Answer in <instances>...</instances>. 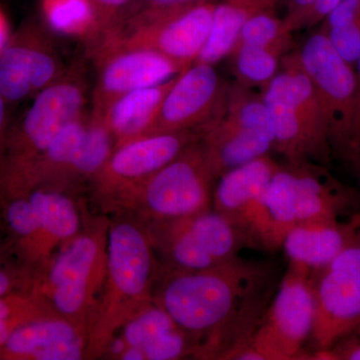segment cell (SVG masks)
Returning <instances> with one entry per match:
<instances>
[{
	"mask_svg": "<svg viewBox=\"0 0 360 360\" xmlns=\"http://www.w3.org/2000/svg\"><path fill=\"white\" fill-rule=\"evenodd\" d=\"M44 28L30 21L11 33L0 52V94L9 105L33 98L65 73Z\"/></svg>",
	"mask_w": 360,
	"mask_h": 360,
	"instance_id": "5bb4252c",
	"label": "cell"
},
{
	"mask_svg": "<svg viewBox=\"0 0 360 360\" xmlns=\"http://www.w3.org/2000/svg\"><path fill=\"white\" fill-rule=\"evenodd\" d=\"M153 300L193 336L198 359L231 360L255 335L281 276L271 262L238 257L198 271L165 269Z\"/></svg>",
	"mask_w": 360,
	"mask_h": 360,
	"instance_id": "6da1fadb",
	"label": "cell"
},
{
	"mask_svg": "<svg viewBox=\"0 0 360 360\" xmlns=\"http://www.w3.org/2000/svg\"><path fill=\"white\" fill-rule=\"evenodd\" d=\"M357 65V115H359V122L360 127V56L359 60L356 63Z\"/></svg>",
	"mask_w": 360,
	"mask_h": 360,
	"instance_id": "60d3db41",
	"label": "cell"
},
{
	"mask_svg": "<svg viewBox=\"0 0 360 360\" xmlns=\"http://www.w3.org/2000/svg\"><path fill=\"white\" fill-rule=\"evenodd\" d=\"M217 2H206L148 20L127 21L96 45L90 56L111 45L141 47L158 52L186 70L193 65L212 27Z\"/></svg>",
	"mask_w": 360,
	"mask_h": 360,
	"instance_id": "8fae6325",
	"label": "cell"
},
{
	"mask_svg": "<svg viewBox=\"0 0 360 360\" xmlns=\"http://www.w3.org/2000/svg\"><path fill=\"white\" fill-rule=\"evenodd\" d=\"M86 80L82 65H73L32 98L20 122L11 125L0 165V198L13 193L23 175L68 123L84 115Z\"/></svg>",
	"mask_w": 360,
	"mask_h": 360,
	"instance_id": "3957f363",
	"label": "cell"
},
{
	"mask_svg": "<svg viewBox=\"0 0 360 360\" xmlns=\"http://www.w3.org/2000/svg\"><path fill=\"white\" fill-rule=\"evenodd\" d=\"M283 54L267 47L240 45L232 51L233 72L238 84L264 90L281 68Z\"/></svg>",
	"mask_w": 360,
	"mask_h": 360,
	"instance_id": "83f0119b",
	"label": "cell"
},
{
	"mask_svg": "<svg viewBox=\"0 0 360 360\" xmlns=\"http://www.w3.org/2000/svg\"><path fill=\"white\" fill-rule=\"evenodd\" d=\"M265 11L259 0H219L213 11L212 27L194 63L214 65L231 56L246 21Z\"/></svg>",
	"mask_w": 360,
	"mask_h": 360,
	"instance_id": "cb8c5ba5",
	"label": "cell"
},
{
	"mask_svg": "<svg viewBox=\"0 0 360 360\" xmlns=\"http://www.w3.org/2000/svg\"><path fill=\"white\" fill-rule=\"evenodd\" d=\"M215 182L205 149L196 141L116 202L136 205L148 221L182 219L212 210Z\"/></svg>",
	"mask_w": 360,
	"mask_h": 360,
	"instance_id": "ba28073f",
	"label": "cell"
},
{
	"mask_svg": "<svg viewBox=\"0 0 360 360\" xmlns=\"http://www.w3.org/2000/svg\"><path fill=\"white\" fill-rule=\"evenodd\" d=\"M37 271L18 259L0 265V298L13 293L33 292Z\"/></svg>",
	"mask_w": 360,
	"mask_h": 360,
	"instance_id": "836d02e7",
	"label": "cell"
},
{
	"mask_svg": "<svg viewBox=\"0 0 360 360\" xmlns=\"http://www.w3.org/2000/svg\"><path fill=\"white\" fill-rule=\"evenodd\" d=\"M15 259V255H14L13 248L9 245V241L7 240L6 236L4 234L2 236L0 233V265L7 264V262H13V260Z\"/></svg>",
	"mask_w": 360,
	"mask_h": 360,
	"instance_id": "f35d334b",
	"label": "cell"
},
{
	"mask_svg": "<svg viewBox=\"0 0 360 360\" xmlns=\"http://www.w3.org/2000/svg\"><path fill=\"white\" fill-rule=\"evenodd\" d=\"M291 35L292 33L288 32L283 18L276 16L274 11H258L243 25L236 47L240 45L267 47L285 56L292 44Z\"/></svg>",
	"mask_w": 360,
	"mask_h": 360,
	"instance_id": "4dcf8cb0",
	"label": "cell"
},
{
	"mask_svg": "<svg viewBox=\"0 0 360 360\" xmlns=\"http://www.w3.org/2000/svg\"><path fill=\"white\" fill-rule=\"evenodd\" d=\"M326 35L338 54L352 66L360 56V0H342L321 22Z\"/></svg>",
	"mask_w": 360,
	"mask_h": 360,
	"instance_id": "484cf974",
	"label": "cell"
},
{
	"mask_svg": "<svg viewBox=\"0 0 360 360\" xmlns=\"http://www.w3.org/2000/svg\"><path fill=\"white\" fill-rule=\"evenodd\" d=\"M155 260L148 229L129 220L110 225L105 281L87 333L85 359L106 354L124 324L153 302Z\"/></svg>",
	"mask_w": 360,
	"mask_h": 360,
	"instance_id": "7a4b0ae2",
	"label": "cell"
},
{
	"mask_svg": "<svg viewBox=\"0 0 360 360\" xmlns=\"http://www.w3.org/2000/svg\"><path fill=\"white\" fill-rule=\"evenodd\" d=\"M179 328L174 319L153 300L124 324L120 340L115 338L108 352L118 354L127 347H144L172 329Z\"/></svg>",
	"mask_w": 360,
	"mask_h": 360,
	"instance_id": "f1b7e54d",
	"label": "cell"
},
{
	"mask_svg": "<svg viewBox=\"0 0 360 360\" xmlns=\"http://www.w3.org/2000/svg\"><path fill=\"white\" fill-rule=\"evenodd\" d=\"M11 25L7 20L6 13L0 8V52L6 46L11 37Z\"/></svg>",
	"mask_w": 360,
	"mask_h": 360,
	"instance_id": "ab89813d",
	"label": "cell"
},
{
	"mask_svg": "<svg viewBox=\"0 0 360 360\" xmlns=\"http://www.w3.org/2000/svg\"><path fill=\"white\" fill-rule=\"evenodd\" d=\"M265 11H274L277 6H278L283 0H259Z\"/></svg>",
	"mask_w": 360,
	"mask_h": 360,
	"instance_id": "b9f144b4",
	"label": "cell"
},
{
	"mask_svg": "<svg viewBox=\"0 0 360 360\" xmlns=\"http://www.w3.org/2000/svg\"><path fill=\"white\" fill-rule=\"evenodd\" d=\"M8 106L9 104L0 94V165L4 160L7 136H8L9 129H11L8 120Z\"/></svg>",
	"mask_w": 360,
	"mask_h": 360,
	"instance_id": "74e56055",
	"label": "cell"
},
{
	"mask_svg": "<svg viewBox=\"0 0 360 360\" xmlns=\"http://www.w3.org/2000/svg\"><path fill=\"white\" fill-rule=\"evenodd\" d=\"M54 315L58 314L51 304L34 292L13 293L0 298V348L23 324Z\"/></svg>",
	"mask_w": 360,
	"mask_h": 360,
	"instance_id": "f546056e",
	"label": "cell"
},
{
	"mask_svg": "<svg viewBox=\"0 0 360 360\" xmlns=\"http://www.w3.org/2000/svg\"><path fill=\"white\" fill-rule=\"evenodd\" d=\"M108 232L104 226L80 232L37 272L33 292L89 333L106 276Z\"/></svg>",
	"mask_w": 360,
	"mask_h": 360,
	"instance_id": "277c9868",
	"label": "cell"
},
{
	"mask_svg": "<svg viewBox=\"0 0 360 360\" xmlns=\"http://www.w3.org/2000/svg\"><path fill=\"white\" fill-rule=\"evenodd\" d=\"M130 0H91L96 16V30L86 41L87 51L108 39L122 25Z\"/></svg>",
	"mask_w": 360,
	"mask_h": 360,
	"instance_id": "1f68e13d",
	"label": "cell"
},
{
	"mask_svg": "<svg viewBox=\"0 0 360 360\" xmlns=\"http://www.w3.org/2000/svg\"><path fill=\"white\" fill-rule=\"evenodd\" d=\"M146 229L155 251L165 259V269H212L248 248L239 232L213 208L182 219L149 221Z\"/></svg>",
	"mask_w": 360,
	"mask_h": 360,
	"instance_id": "9c48e42d",
	"label": "cell"
},
{
	"mask_svg": "<svg viewBox=\"0 0 360 360\" xmlns=\"http://www.w3.org/2000/svg\"><path fill=\"white\" fill-rule=\"evenodd\" d=\"M262 97L274 129V151L285 161H309L328 167L333 149L314 134L296 110L281 71L262 90Z\"/></svg>",
	"mask_w": 360,
	"mask_h": 360,
	"instance_id": "ac0fdd59",
	"label": "cell"
},
{
	"mask_svg": "<svg viewBox=\"0 0 360 360\" xmlns=\"http://www.w3.org/2000/svg\"><path fill=\"white\" fill-rule=\"evenodd\" d=\"M342 0H316L305 20L304 30L319 25Z\"/></svg>",
	"mask_w": 360,
	"mask_h": 360,
	"instance_id": "8d00e7d4",
	"label": "cell"
},
{
	"mask_svg": "<svg viewBox=\"0 0 360 360\" xmlns=\"http://www.w3.org/2000/svg\"><path fill=\"white\" fill-rule=\"evenodd\" d=\"M219 1V0H130L122 25L127 21L153 20L179 13L198 4Z\"/></svg>",
	"mask_w": 360,
	"mask_h": 360,
	"instance_id": "d6a6232c",
	"label": "cell"
},
{
	"mask_svg": "<svg viewBox=\"0 0 360 360\" xmlns=\"http://www.w3.org/2000/svg\"><path fill=\"white\" fill-rule=\"evenodd\" d=\"M349 163L354 167L355 172L360 176V144L356 151H355L354 156H352V160H350Z\"/></svg>",
	"mask_w": 360,
	"mask_h": 360,
	"instance_id": "7bdbcfd3",
	"label": "cell"
},
{
	"mask_svg": "<svg viewBox=\"0 0 360 360\" xmlns=\"http://www.w3.org/2000/svg\"><path fill=\"white\" fill-rule=\"evenodd\" d=\"M97 68L94 108L103 112L117 97L167 82L186 70L150 49L111 45L91 56Z\"/></svg>",
	"mask_w": 360,
	"mask_h": 360,
	"instance_id": "2e32d148",
	"label": "cell"
},
{
	"mask_svg": "<svg viewBox=\"0 0 360 360\" xmlns=\"http://www.w3.org/2000/svg\"><path fill=\"white\" fill-rule=\"evenodd\" d=\"M45 23L52 32L89 41L96 30L91 0H41Z\"/></svg>",
	"mask_w": 360,
	"mask_h": 360,
	"instance_id": "4316f807",
	"label": "cell"
},
{
	"mask_svg": "<svg viewBox=\"0 0 360 360\" xmlns=\"http://www.w3.org/2000/svg\"><path fill=\"white\" fill-rule=\"evenodd\" d=\"M360 231V212L349 221L297 224L283 239L288 265L315 274L349 245Z\"/></svg>",
	"mask_w": 360,
	"mask_h": 360,
	"instance_id": "ffe728a7",
	"label": "cell"
},
{
	"mask_svg": "<svg viewBox=\"0 0 360 360\" xmlns=\"http://www.w3.org/2000/svg\"><path fill=\"white\" fill-rule=\"evenodd\" d=\"M194 132L217 180L274 151V129L264 99L238 82L225 84L217 110Z\"/></svg>",
	"mask_w": 360,
	"mask_h": 360,
	"instance_id": "5b68a950",
	"label": "cell"
},
{
	"mask_svg": "<svg viewBox=\"0 0 360 360\" xmlns=\"http://www.w3.org/2000/svg\"><path fill=\"white\" fill-rule=\"evenodd\" d=\"M176 77L163 84L127 92L108 104L101 113L115 137V148L148 134Z\"/></svg>",
	"mask_w": 360,
	"mask_h": 360,
	"instance_id": "7402d4cb",
	"label": "cell"
},
{
	"mask_svg": "<svg viewBox=\"0 0 360 360\" xmlns=\"http://www.w3.org/2000/svg\"><path fill=\"white\" fill-rule=\"evenodd\" d=\"M115 148V141L103 113L92 110L89 113L84 139L75 160L66 170L61 186L80 180L94 179Z\"/></svg>",
	"mask_w": 360,
	"mask_h": 360,
	"instance_id": "d4e9b609",
	"label": "cell"
},
{
	"mask_svg": "<svg viewBox=\"0 0 360 360\" xmlns=\"http://www.w3.org/2000/svg\"><path fill=\"white\" fill-rule=\"evenodd\" d=\"M198 141L194 131L143 135L116 146L94 177L98 193L120 200Z\"/></svg>",
	"mask_w": 360,
	"mask_h": 360,
	"instance_id": "9a60e30c",
	"label": "cell"
},
{
	"mask_svg": "<svg viewBox=\"0 0 360 360\" xmlns=\"http://www.w3.org/2000/svg\"><path fill=\"white\" fill-rule=\"evenodd\" d=\"M296 52L321 103L333 155L349 162L360 144L356 72L319 30Z\"/></svg>",
	"mask_w": 360,
	"mask_h": 360,
	"instance_id": "52a82bcc",
	"label": "cell"
},
{
	"mask_svg": "<svg viewBox=\"0 0 360 360\" xmlns=\"http://www.w3.org/2000/svg\"><path fill=\"white\" fill-rule=\"evenodd\" d=\"M59 187L58 184H44L26 193L39 215L41 269L53 257V251L77 236L82 227L75 201Z\"/></svg>",
	"mask_w": 360,
	"mask_h": 360,
	"instance_id": "44dd1931",
	"label": "cell"
},
{
	"mask_svg": "<svg viewBox=\"0 0 360 360\" xmlns=\"http://www.w3.org/2000/svg\"><path fill=\"white\" fill-rule=\"evenodd\" d=\"M0 219L16 259L39 271L41 231L39 215L27 194L0 198Z\"/></svg>",
	"mask_w": 360,
	"mask_h": 360,
	"instance_id": "603a6c76",
	"label": "cell"
},
{
	"mask_svg": "<svg viewBox=\"0 0 360 360\" xmlns=\"http://www.w3.org/2000/svg\"><path fill=\"white\" fill-rule=\"evenodd\" d=\"M85 329L54 315L23 324L0 348L1 360H78L84 357Z\"/></svg>",
	"mask_w": 360,
	"mask_h": 360,
	"instance_id": "d6986e66",
	"label": "cell"
},
{
	"mask_svg": "<svg viewBox=\"0 0 360 360\" xmlns=\"http://www.w3.org/2000/svg\"><path fill=\"white\" fill-rule=\"evenodd\" d=\"M278 167L264 155L229 170L215 182L212 208L239 232L248 248L272 252L265 194Z\"/></svg>",
	"mask_w": 360,
	"mask_h": 360,
	"instance_id": "7c38bea8",
	"label": "cell"
},
{
	"mask_svg": "<svg viewBox=\"0 0 360 360\" xmlns=\"http://www.w3.org/2000/svg\"><path fill=\"white\" fill-rule=\"evenodd\" d=\"M271 186L295 225L338 221L359 203L354 191L336 179L328 167L309 161L279 163Z\"/></svg>",
	"mask_w": 360,
	"mask_h": 360,
	"instance_id": "4fadbf2b",
	"label": "cell"
},
{
	"mask_svg": "<svg viewBox=\"0 0 360 360\" xmlns=\"http://www.w3.org/2000/svg\"><path fill=\"white\" fill-rule=\"evenodd\" d=\"M316 0H283L285 4V13L283 18L288 32L304 30L305 20Z\"/></svg>",
	"mask_w": 360,
	"mask_h": 360,
	"instance_id": "e575fe53",
	"label": "cell"
},
{
	"mask_svg": "<svg viewBox=\"0 0 360 360\" xmlns=\"http://www.w3.org/2000/svg\"><path fill=\"white\" fill-rule=\"evenodd\" d=\"M352 335H360V323L359 324V326H357V328H355V330L354 331V333H352V335H350L349 336H352ZM348 338V336H347Z\"/></svg>",
	"mask_w": 360,
	"mask_h": 360,
	"instance_id": "ee69618b",
	"label": "cell"
},
{
	"mask_svg": "<svg viewBox=\"0 0 360 360\" xmlns=\"http://www.w3.org/2000/svg\"><path fill=\"white\" fill-rule=\"evenodd\" d=\"M315 319L307 345L319 359L360 323V231L354 240L314 274Z\"/></svg>",
	"mask_w": 360,
	"mask_h": 360,
	"instance_id": "30bf717a",
	"label": "cell"
},
{
	"mask_svg": "<svg viewBox=\"0 0 360 360\" xmlns=\"http://www.w3.org/2000/svg\"><path fill=\"white\" fill-rule=\"evenodd\" d=\"M319 359L360 360V335H352L340 341Z\"/></svg>",
	"mask_w": 360,
	"mask_h": 360,
	"instance_id": "d590c367",
	"label": "cell"
},
{
	"mask_svg": "<svg viewBox=\"0 0 360 360\" xmlns=\"http://www.w3.org/2000/svg\"><path fill=\"white\" fill-rule=\"evenodd\" d=\"M314 319V274L288 265L255 335L231 360L311 359Z\"/></svg>",
	"mask_w": 360,
	"mask_h": 360,
	"instance_id": "8992f818",
	"label": "cell"
},
{
	"mask_svg": "<svg viewBox=\"0 0 360 360\" xmlns=\"http://www.w3.org/2000/svg\"><path fill=\"white\" fill-rule=\"evenodd\" d=\"M224 84L213 65L193 63L175 78L146 135L195 131L217 110Z\"/></svg>",
	"mask_w": 360,
	"mask_h": 360,
	"instance_id": "e0dca14e",
	"label": "cell"
}]
</instances>
